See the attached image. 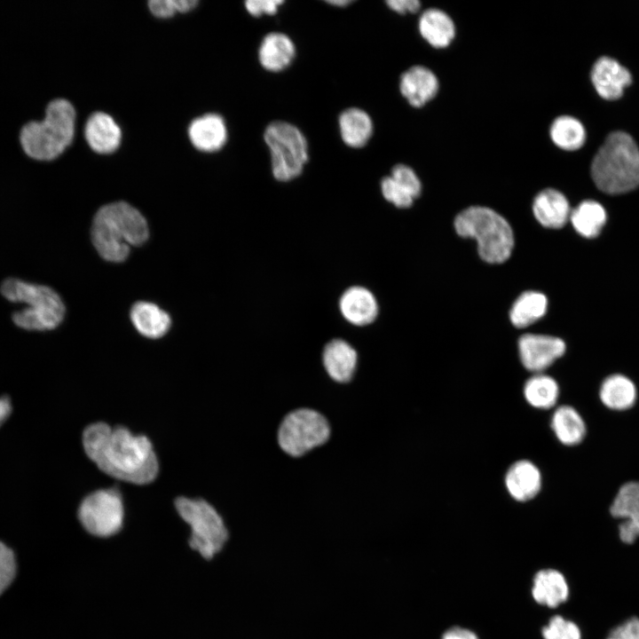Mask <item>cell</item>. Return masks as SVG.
<instances>
[{"mask_svg": "<svg viewBox=\"0 0 639 639\" xmlns=\"http://www.w3.org/2000/svg\"><path fill=\"white\" fill-rule=\"evenodd\" d=\"M331 426L327 417L311 407L296 408L285 414L277 430L280 450L293 458L305 455L330 438Z\"/></svg>", "mask_w": 639, "mask_h": 639, "instance_id": "obj_9", "label": "cell"}, {"mask_svg": "<svg viewBox=\"0 0 639 639\" xmlns=\"http://www.w3.org/2000/svg\"><path fill=\"white\" fill-rule=\"evenodd\" d=\"M149 237L144 216L124 201L101 207L94 216L91 226L92 243L106 261L121 263L128 257L130 248L143 245Z\"/></svg>", "mask_w": 639, "mask_h": 639, "instance_id": "obj_2", "label": "cell"}, {"mask_svg": "<svg viewBox=\"0 0 639 639\" xmlns=\"http://www.w3.org/2000/svg\"><path fill=\"white\" fill-rule=\"evenodd\" d=\"M549 135L556 146L567 151L580 148L586 139L583 124L570 115H561L556 118L550 126Z\"/></svg>", "mask_w": 639, "mask_h": 639, "instance_id": "obj_31", "label": "cell"}, {"mask_svg": "<svg viewBox=\"0 0 639 639\" xmlns=\"http://www.w3.org/2000/svg\"><path fill=\"white\" fill-rule=\"evenodd\" d=\"M264 139L270 152L273 178L288 182L299 177L309 158L303 132L288 122L273 121L266 126Z\"/></svg>", "mask_w": 639, "mask_h": 639, "instance_id": "obj_8", "label": "cell"}, {"mask_svg": "<svg viewBox=\"0 0 639 639\" xmlns=\"http://www.w3.org/2000/svg\"><path fill=\"white\" fill-rule=\"evenodd\" d=\"M322 364L330 379L337 383H348L355 375L358 353L345 340L333 339L323 349Z\"/></svg>", "mask_w": 639, "mask_h": 639, "instance_id": "obj_14", "label": "cell"}, {"mask_svg": "<svg viewBox=\"0 0 639 639\" xmlns=\"http://www.w3.org/2000/svg\"><path fill=\"white\" fill-rule=\"evenodd\" d=\"M596 185L609 194L629 192L639 185V147L624 131L607 136L591 163Z\"/></svg>", "mask_w": 639, "mask_h": 639, "instance_id": "obj_3", "label": "cell"}, {"mask_svg": "<svg viewBox=\"0 0 639 639\" xmlns=\"http://www.w3.org/2000/svg\"><path fill=\"white\" fill-rule=\"evenodd\" d=\"M634 383L623 375H611L605 378L599 390V398L608 408L616 411L627 410L636 399Z\"/></svg>", "mask_w": 639, "mask_h": 639, "instance_id": "obj_27", "label": "cell"}, {"mask_svg": "<svg viewBox=\"0 0 639 639\" xmlns=\"http://www.w3.org/2000/svg\"><path fill=\"white\" fill-rule=\"evenodd\" d=\"M532 595L539 604L556 608L568 599L569 587L560 572L545 569L535 574Z\"/></svg>", "mask_w": 639, "mask_h": 639, "instance_id": "obj_24", "label": "cell"}, {"mask_svg": "<svg viewBox=\"0 0 639 639\" xmlns=\"http://www.w3.org/2000/svg\"><path fill=\"white\" fill-rule=\"evenodd\" d=\"M351 3H352V1H351V0H333V1H327V4H332V5H335V6H338V7H340V6H341V7H344V6H346V5H349V4H351Z\"/></svg>", "mask_w": 639, "mask_h": 639, "instance_id": "obj_42", "label": "cell"}, {"mask_svg": "<svg viewBox=\"0 0 639 639\" xmlns=\"http://www.w3.org/2000/svg\"><path fill=\"white\" fill-rule=\"evenodd\" d=\"M12 411V404L8 397L0 398V426L8 418Z\"/></svg>", "mask_w": 639, "mask_h": 639, "instance_id": "obj_41", "label": "cell"}, {"mask_svg": "<svg viewBox=\"0 0 639 639\" xmlns=\"http://www.w3.org/2000/svg\"><path fill=\"white\" fill-rule=\"evenodd\" d=\"M421 36L435 48H446L455 36V26L450 16L438 8H430L420 16Z\"/></svg>", "mask_w": 639, "mask_h": 639, "instance_id": "obj_25", "label": "cell"}, {"mask_svg": "<svg viewBox=\"0 0 639 639\" xmlns=\"http://www.w3.org/2000/svg\"><path fill=\"white\" fill-rule=\"evenodd\" d=\"M533 214L538 222L547 228H561L570 218L571 209L566 197L559 191L547 188L534 198Z\"/></svg>", "mask_w": 639, "mask_h": 639, "instance_id": "obj_19", "label": "cell"}, {"mask_svg": "<svg viewBox=\"0 0 639 639\" xmlns=\"http://www.w3.org/2000/svg\"><path fill=\"white\" fill-rule=\"evenodd\" d=\"M523 393L529 405L546 410L556 405L559 397V386L551 376L539 373L525 382Z\"/></svg>", "mask_w": 639, "mask_h": 639, "instance_id": "obj_29", "label": "cell"}, {"mask_svg": "<svg viewBox=\"0 0 639 639\" xmlns=\"http://www.w3.org/2000/svg\"><path fill=\"white\" fill-rule=\"evenodd\" d=\"M504 482L509 495L520 502L536 497L542 484L539 468L528 460L514 462L507 470Z\"/></svg>", "mask_w": 639, "mask_h": 639, "instance_id": "obj_17", "label": "cell"}, {"mask_svg": "<svg viewBox=\"0 0 639 639\" xmlns=\"http://www.w3.org/2000/svg\"><path fill=\"white\" fill-rule=\"evenodd\" d=\"M16 574L12 550L0 541V595L10 586Z\"/></svg>", "mask_w": 639, "mask_h": 639, "instance_id": "obj_36", "label": "cell"}, {"mask_svg": "<svg viewBox=\"0 0 639 639\" xmlns=\"http://www.w3.org/2000/svg\"><path fill=\"white\" fill-rule=\"evenodd\" d=\"M75 111L64 99L51 101L42 121L26 123L20 141L26 154L38 161H51L71 144L75 133Z\"/></svg>", "mask_w": 639, "mask_h": 639, "instance_id": "obj_4", "label": "cell"}, {"mask_svg": "<svg viewBox=\"0 0 639 639\" xmlns=\"http://www.w3.org/2000/svg\"><path fill=\"white\" fill-rule=\"evenodd\" d=\"M606 639H639V619L631 618L616 627Z\"/></svg>", "mask_w": 639, "mask_h": 639, "instance_id": "obj_38", "label": "cell"}, {"mask_svg": "<svg viewBox=\"0 0 639 639\" xmlns=\"http://www.w3.org/2000/svg\"><path fill=\"white\" fill-rule=\"evenodd\" d=\"M518 351L523 366L539 374L564 355L565 343L555 336L526 334L518 341Z\"/></svg>", "mask_w": 639, "mask_h": 639, "instance_id": "obj_11", "label": "cell"}, {"mask_svg": "<svg viewBox=\"0 0 639 639\" xmlns=\"http://www.w3.org/2000/svg\"><path fill=\"white\" fill-rule=\"evenodd\" d=\"M83 446L87 456L110 477L145 485L157 476L159 465L151 441L125 427L92 423L83 433Z\"/></svg>", "mask_w": 639, "mask_h": 639, "instance_id": "obj_1", "label": "cell"}, {"mask_svg": "<svg viewBox=\"0 0 639 639\" xmlns=\"http://www.w3.org/2000/svg\"><path fill=\"white\" fill-rule=\"evenodd\" d=\"M78 518L84 530L98 538L118 533L124 519V509L116 488L100 489L87 495L78 509Z\"/></svg>", "mask_w": 639, "mask_h": 639, "instance_id": "obj_10", "label": "cell"}, {"mask_svg": "<svg viewBox=\"0 0 639 639\" xmlns=\"http://www.w3.org/2000/svg\"><path fill=\"white\" fill-rule=\"evenodd\" d=\"M569 219L581 236L595 238L600 233L606 222V212L597 201L587 200L571 210Z\"/></svg>", "mask_w": 639, "mask_h": 639, "instance_id": "obj_28", "label": "cell"}, {"mask_svg": "<svg viewBox=\"0 0 639 639\" xmlns=\"http://www.w3.org/2000/svg\"><path fill=\"white\" fill-rule=\"evenodd\" d=\"M390 177L402 187H404L414 199L422 190L421 181L412 168L406 164H396L390 172Z\"/></svg>", "mask_w": 639, "mask_h": 639, "instance_id": "obj_34", "label": "cell"}, {"mask_svg": "<svg viewBox=\"0 0 639 639\" xmlns=\"http://www.w3.org/2000/svg\"><path fill=\"white\" fill-rule=\"evenodd\" d=\"M197 4L196 0H152L148 3L151 12L161 18L170 17L176 12H188Z\"/></svg>", "mask_w": 639, "mask_h": 639, "instance_id": "obj_35", "label": "cell"}, {"mask_svg": "<svg viewBox=\"0 0 639 639\" xmlns=\"http://www.w3.org/2000/svg\"><path fill=\"white\" fill-rule=\"evenodd\" d=\"M547 305L548 300L543 294L536 291L525 292L511 307L510 321L517 327H525L546 313Z\"/></svg>", "mask_w": 639, "mask_h": 639, "instance_id": "obj_30", "label": "cell"}, {"mask_svg": "<svg viewBox=\"0 0 639 639\" xmlns=\"http://www.w3.org/2000/svg\"><path fill=\"white\" fill-rule=\"evenodd\" d=\"M342 316L351 324L364 327L374 322L378 314V304L374 294L362 286L347 288L339 299Z\"/></svg>", "mask_w": 639, "mask_h": 639, "instance_id": "obj_15", "label": "cell"}, {"mask_svg": "<svg viewBox=\"0 0 639 639\" xmlns=\"http://www.w3.org/2000/svg\"><path fill=\"white\" fill-rule=\"evenodd\" d=\"M283 4L282 0H248L245 8L252 16L259 17L275 14Z\"/></svg>", "mask_w": 639, "mask_h": 639, "instance_id": "obj_37", "label": "cell"}, {"mask_svg": "<svg viewBox=\"0 0 639 639\" xmlns=\"http://www.w3.org/2000/svg\"><path fill=\"white\" fill-rule=\"evenodd\" d=\"M343 142L351 148L365 146L372 137L374 125L370 115L361 108L349 107L338 117Z\"/></svg>", "mask_w": 639, "mask_h": 639, "instance_id": "obj_23", "label": "cell"}, {"mask_svg": "<svg viewBox=\"0 0 639 639\" xmlns=\"http://www.w3.org/2000/svg\"><path fill=\"white\" fill-rule=\"evenodd\" d=\"M544 639H581L578 626L561 616H554L542 629Z\"/></svg>", "mask_w": 639, "mask_h": 639, "instance_id": "obj_32", "label": "cell"}, {"mask_svg": "<svg viewBox=\"0 0 639 639\" xmlns=\"http://www.w3.org/2000/svg\"><path fill=\"white\" fill-rule=\"evenodd\" d=\"M383 198L398 208H408L414 198L390 176L384 177L380 184Z\"/></svg>", "mask_w": 639, "mask_h": 639, "instance_id": "obj_33", "label": "cell"}, {"mask_svg": "<svg viewBox=\"0 0 639 639\" xmlns=\"http://www.w3.org/2000/svg\"><path fill=\"white\" fill-rule=\"evenodd\" d=\"M296 56L292 39L281 32L264 36L258 48V60L264 69L280 72L290 66Z\"/></svg>", "mask_w": 639, "mask_h": 639, "instance_id": "obj_18", "label": "cell"}, {"mask_svg": "<svg viewBox=\"0 0 639 639\" xmlns=\"http://www.w3.org/2000/svg\"><path fill=\"white\" fill-rule=\"evenodd\" d=\"M454 227L460 236L477 241L478 254L485 262L500 264L510 256L514 247L512 229L494 210L469 207L455 217Z\"/></svg>", "mask_w": 639, "mask_h": 639, "instance_id": "obj_6", "label": "cell"}, {"mask_svg": "<svg viewBox=\"0 0 639 639\" xmlns=\"http://www.w3.org/2000/svg\"><path fill=\"white\" fill-rule=\"evenodd\" d=\"M611 515L622 522L619 525V538L632 544L639 537V482L624 484L618 491L610 508Z\"/></svg>", "mask_w": 639, "mask_h": 639, "instance_id": "obj_12", "label": "cell"}, {"mask_svg": "<svg viewBox=\"0 0 639 639\" xmlns=\"http://www.w3.org/2000/svg\"><path fill=\"white\" fill-rule=\"evenodd\" d=\"M590 77L596 92L608 100L620 98L632 82L628 69L608 56H602L594 63Z\"/></svg>", "mask_w": 639, "mask_h": 639, "instance_id": "obj_13", "label": "cell"}, {"mask_svg": "<svg viewBox=\"0 0 639 639\" xmlns=\"http://www.w3.org/2000/svg\"><path fill=\"white\" fill-rule=\"evenodd\" d=\"M399 91L412 106L421 107L436 96L438 81L428 67L413 66L401 75Z\"/></svg>", "mask_w": 639, "mask_h": 639, "instance_id": "obj_16", "label": "cell"}, {"mask_svg": "<svg viewBox=\"0 0 639 639\" xmlns=\"http://www.w3.org/2000/svg\"><path fill=\"white\" fill-rule=\"evenodd\" d=\"M441 639H477V636L469 629L454 627L446 630Z\"/></svg>", "mask_w": 639, "mask_h": 639, "instance_id": "obj_40", "label": "cell"}, {"mask_svg": "<svg viewBox=\"0 0 639 639\" xmlns=\"http://www.w3.org/2000/svg\"><path fill=\"white\" fill-rule=\"evenodd\" d=\"M130 317L136 330L150 339L162 337L171 327L170 314L151 302L135 303L130 309Z\"/></svg>", "mask_w": 639, "mask_h": 639, "instance_id": "obj_20", "label": "cell"}, {"mask_svg": "<svg viewBox=\"0 0 639 639\" xmlns=\"http://www.w3.org/2000/svg\"><path fill=\"white\" fill-rule=\"evenodd\" d=\"M188 135L196 148L212 152L220 149L226 142L227 129L220 115L208 114L191 122Z\"/></svg>", "mask_w": 639, "mask_h": 639, "instance_id": "obj_22", "label": "cell"}, {"mask_svg": "<svg viewBox=\"0 0 639 639\" xmlns=\"http://www.w3.org/2000/svg\"><path fill=\"white\" fill-rule=\"evenodd\" d=\"M386 4L390 9L400 14L414 13L421 7L418 0H388Z\"/></svg>", "mask_w": 639, "mask_h": 639, "instance_id": "obj_39", "label": "cell"}, {"mask_svg": "<svg viewBox=\"0 0 639 639\" xmlns=\"http://www.w3.org/2000/svg\"><path fill=\"white\" fill-rule=\"evenodd\" d=\"M0 291L7 300L28 305L12 315L13 322L21 328L51 330L63 320L65 305L58 293L48 286L9 278L3 281Z\"/></svg>", "mask_w": 639, "mask_h": 639, "instance_id": "obj_5", "label": "cell"}, {"mask_svg": "<svg viewBox=\"0 0 639 639\" xmlns=\"http://www.w3.org/2000/svg\"><path fill=\"white\" fill-rule=\"evenodd\" d=\"M550 426L558 441L567 446L580 444L586 435L583 418L571 406L557 407L552 414Z\"/></svg>", "mask_w": 639, "mask_h": 639, "instance_id": "obj_26", "label": "cell"}, {"mask_svg": "<svg viewBox=\"0 0 639 639\" xmlns=\"http://www.w3.org/2000/svg\"><path fill=\"white\" fill-rule=\"evenodd\" d=\"M85 138L90 146L100 154L114 152L120 145L122 132L115 121L107 114H92L85 125Z\"/></svg>", "mask_w": 639, "mask_h": 639, "instance_id": "obj_21", "label": "cell"}, {"mask_svg": "<svg viewBox=\"0 0 639 639\" xmlns=\"http://www.w3.org/2000/svg\"><path fill=\"white\" fill-rule=\"evenodd\" d=\"M175 507L191 529L189 548L206 561L213 559L224 548L229 536L220 514L202 499L178 497Z\"/></svg>", "mask_w": 639, "mask_h": 639, "instance_id": "obj_7", "label": "cell"}]
</instances>
